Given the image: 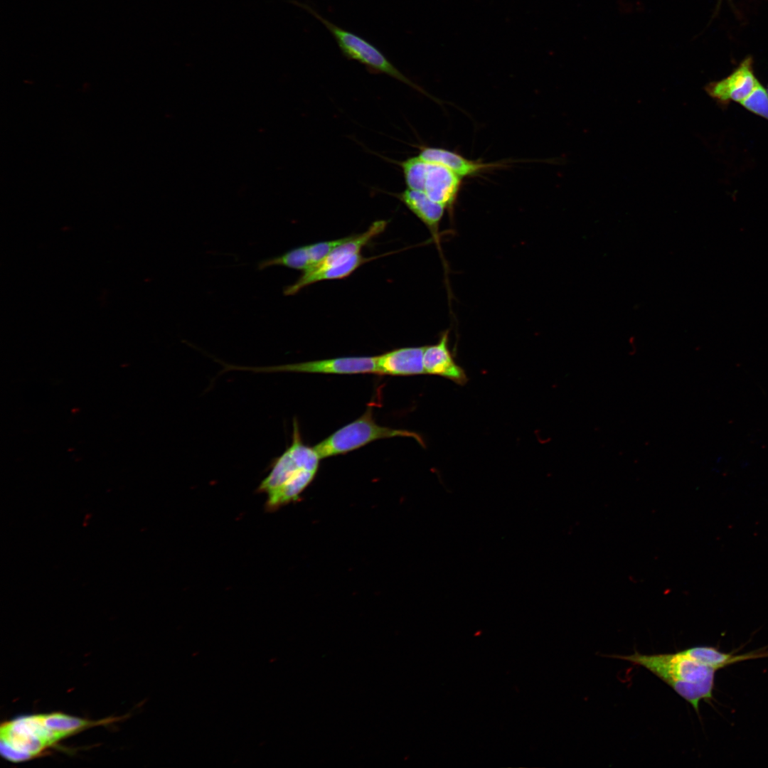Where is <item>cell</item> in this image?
<instances>
[{"label": "cell", "instance_id": "ba28073f", "mask_svg": "<svg viewBox=\"0 0 768 768\" xmlns=\"http://www.w3.org/2000/svg\"><path fill=\"white\" fill-rule=\"evenodd\" d=\"M449 331L441 335L439 341L425 348L423 365L425 373L439 375L463 385L468 380L464 370L455 361L448 346Z\"/></svg>", "mask_w": 768, "mask_h": 768}, {"label": "cell", "instance_id": "5b68a950", "mask_svg": "<svg viewBox=\"0 0 768 768\" xmlns=\"http://www.w3.org/2000/svg\"><path fill=\"white\" fill-rule=\"evenodd\" d=\"M407 188L424 192L432 201L449 208L454 204L462 178L447 167L427 161L418 155L399 162Z\"/></svg>", "mask_w": 768, "mask_h": 768}, {"label": "cell", "instance_id": "3957f363", "mask_svg": "<svg viewBox=\"0 0 768 768\" xmlns=\"http://www.w3.org/2000/svg\"><path fill=\"white\" fill-rule=\"evenodd\" d=\"M293 3L311 14L326 28L336 41L344 57L358 61L370 73L387 75L411 87L422 91V89L395 66L381 50L366 39L334 24L308 4L297 1Z\"/></svg>", "mask_w": 768, "mask_h": 768}, {"label": "cell", "instance_id": "2e32d148", "mask_svg": "<svg viewBox=\"0 0 768 768\" xmlns=\"http://www.w3.org/2000/svg\"><path fill=\"white\" fill-rule=\"evenodd\" d=\"M44 725L61 739L90 725V722L62 713L41 715Z\"/></svg>", "mask_w": 768, "mask_h": 768}, {"label": "cell", "instance_id": "9c48e42d", "mask_svg": "<svg viewBox=\"0 0 768 768\" xmlns=\"http://www.w3.org/2000/svg\"><path fill=\"white\" fill-rule=\"evenodd\" d=\"M425 346L404 347L376 356L377 374L415 375L425 374L423 355Z\"/></svg>", "mask_w": 768, "mask_h": 768}, {"label": "cell", "instance_id": "5bb4252c", "mask_svg": "<svg viewBox=\"0 0 768 768\" xmlns=\"http://www.w3.org/2000/svg\"><path fill=\"white\" fill-rule=\"evenodd\" d=\"M683 652L697 661L718 670L737 662L768 656V652L757 651L736 655L732 652L725 653L707 646L688 648L683 650Z\"/></svg>", "mask_w": 768, "mask_h": 768}, {"label": "cell", "instance_id": "7c38bea8", "mask_svg": "<svg viewBox=\"0 0 768 768\" xmlns=\"http://www.w3.org/2000/svg\"><path fill=\"white\" fill-rule=\"evenodd\" d=\"M418 156L427 161L447 167L462 178L476 176L497 166L494 163L468 159L454 151L438 147L422 146Z\"/></svg>", "mask_w": 768, "mask_h": 768}, {"label": "cell", "instance_id": "52a82bcc", "mask_svg": "<svg viewBox=\"0 0 768 768\" xmlns=\"http://www.w3.org/2000/svg\"><path fill=\"white\" fill-rule=\"evenodd\" d=\"M759 83L754 73L752 58L748 56L726 78L708 83L705 90L721 107H727L731 102L740 104Z\"/></svg>", "mask_w": 768, "mask_h": 768}, {"label": "cell", "instance_id": "d6986e66", "mask_svg": "<svg viewBox=\"0 0 768 768\" xmlns=\"http://www.w3.org/2000/svg\"><path fill=\"white\" fill-rule=\"evenodd\" d=\"M766 89H767V93H768V87H767V88H766Z\"/></svg>", "mask_w": 768, "mask_h": 768}, {"label": "cell", "instance_id": "4fadbf2b", "mask_svg": "<svg viewBox=\"0 0 768 768\" xmlns=\"http://www.w3.org/2000/svg\"><path fill=\"white\" fill-rule=\"evenodd\" d=\"M387 224L386 220H376L365 232L348 235L345 242L336 247L326 258L311 268H322L339 264L360 254L365 246L385 230Z\"/></svg>", "mask_w": 768, "mask_h": 768}, {"label": "cell", "instance_id": "277c9868", "mask_svg": "<svg viewBox=\"0 0 768 768\" xmlns=\"http://www.w3.org/2000/svg\"><path fill=\"white\" fill-rule=\"evenodd\" d=\"M396 437L413 438L425 447L423 439L415 432L378 425L372 409L368 408L361 417L338 429L314 448L323 459L346 454L377 439Z\"/></svg>", "mask_w": 768, "mask_h": 768}, {"label": "cell", "instance_id": "7a4b0ae2", "mask_svg": "<svg viewBox=\"0 0 768 768\" xmlns=\"http://www.w3.org/2000/svg\"><path fill=\"white\" fill-rule=\"evenodd\" d=\"M320 459L315 449L302 441L294 420L291 445L272 462L270 473L258 487L267 494V506L277 508L299 499L314 479Z\"/></svg>", "mask_w": 768, "mask_h": 768}, {"label": "cell", "instance_id": "30bf717a", "mask_svg": "<svg viewBox=\"0 0 768 768\" xmlns=\"http://www.w3.org/2000/svg\"><path fill=\"white\" fill-rule=\"evenodd\" d=\"M369 260H370V258H366L360 253L339 264L322 268H311L304 272L294 283L287 286L284 289V294L286 296H292L297 294L304 287L318 282L346 278Z\"/></svg>", "mask_w": 768, "mask_h": 768}, {"label": "cell", "instance_id": "8fae6325", "mask_svg": "<svg viewBox=\"0 0 768 768\" xmlns=\"http://www.w3.org/2000/svg\"><path fill=\"white\" fill-rule=\"evenodd\" d=\"M430 230L438 242V230L445 207L430 199L424 192L406 188L395 195Z\"/></svg>", "mask_w": 768, "mask_h": 768}, {"label": "cell", "instance_id": "6da1fadb", "mask_svg": "<svg viewBox=\"0 0 768 768\" xmlns=\"http://www.w3.org/2000/svg\"><path fill=\"white\" fill-rule=\"evenodd\" d=\"M613 657L644 667L688 702L698 713L700 702L713 698L718 669L697 661L683 651L652 655L635 651L631 655Z\"/></svg>", "mask_w": 768, "mask_h": 768}, {"label": "cell", "instance_id": "ac0fdd59", "mask_svg": "<svg viewBox=\"0 0 768 768\" xmlns=\"http://www.w3.org/2000/svg\"><path fill=\"white\" fill-rule=\"evenodd\" d=\"M348 238V236H346L306 245L311 264L310 268L326 258L336 247L345 242Z\"/></svg>", "mask_w": 768, "mask_h": 768}, {"label": "cell", "instance_id": "ffe728a7", "mask_svg": "<svg viewBox=\"0 0 768 768\" xmlns=\"http://www.w3.org/2000/svg\"><path fill=\"white\" fill-rule=\"evenodd\" d=\"M721 1V0H719V1Z\"/></svg>", "mask_w": 768, "mask_h": 768}, {"label": "cell", "instance_id": "8992f818", "mask_svg": "<svg viewBox=\"0 0 768 768\" xmlns=\"http://www.w3.org/2000/svg\"><path fill=\"white\" fill-rule=\"evenodd\" d=\"M225 370L255 373L294 372L308 373H377L376 356H351L306 361L267 367H242L225 364Z\"/></svg>", "mask_w": 768, "mask_h": 768}, {"label": "cell", "instance_id": "9a60e30c", "mask_svg": "<svg viewBox=\"0 0 768 768\" xmlns=\"http://www.w3.org/2000/svg\"><path fill=\"white\" fill-rule=\"evenodd\" d=\"M272 266H283L306 272L311 267L306 245L294 248L279 256L264 260L258 264L260 270Z\"/></svg>", "mask_w": 768, "mask_h": 768}, {"label": "cell", "instance_id": "e0dca14e", "mask_svg": "<svg viewBox=\"0 0 768 768\" xmlns=\"http://www.w3.org/2000/svg\"><path fill=\"white\" fill-rule=\"evenodd\" d=\"M740 105L752 114L768 120V93L760 82Z\"/></svg>", "mask_w": 768, "mask_h": 768}]
</instances>
